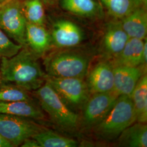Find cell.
Instances as JSON below:
<instances>
[{"label":"cell","mask_w":147,"mask_h":147,"mask_svg":"<svg viewBox=\"0 0 147 147\" xmlns=\"http://www.w3.org/2000/svg\"><path fill=\"white\" fill-rule=\"evenodd\" d=\"M0 6H1V5H0Z\"/></svg>","instance_id":"35"},{"label":"cell","mask_w":147,"mask_h":147,"mask_svg":"<svg viewBox=\"0 0 147 147\" xmlns=\"http://www.w3.org/2000/svg\"><path fill=\"white\" fill-rule=\"evenodd\" d=\"M52 42L59 48L76 47L84 38L82 30L72 21L59 20L53 25L51 33Z\"/></svg>","instance_id":"10"},{"label":"cell","mask_w":147,"mask_h":147,"mask_svg":"<svg viewBox=\"0 0 147 147\" xmlns=\"http://www.w3.org/2000/svg\"><path fill=\"white\" fill-rule=\"evenodd\" d=\"M2 83V79L1 78V76H0V84Z\"/></svg>","instance_id":"31"},{"label":"cell","mask_w":147,"mask_h":147,"mask_svg":"<svg viewBox=\"0 0 147 147\" xmlns=\"http://www.w3.org/2000/svg\"><path fill=\"white\" fill-rule=\"evenodd\" d=\"M109 14L117 19H123L135 9L131 0H101Z\"/></svg>","instance_id":"23"},{"label":"cell","mask_w":147,"mask_h":147,"mask_svg":"<svg viewBox=\"0 0 147 147\" xmlns=\"http://www.w3.org/2000/svg\"><path fill=\"white\" fill-rule=\"evenodd\" d=\"M35 91L40 106L53 123L66 130H74L78 127V115L66 105L47 81Z\"/></svg>","instance_id":"3"},{"label":"cell","mask_w":147,"mask_h":147,"mask_svg":"<svg viewBox=\"0 0 147 147\" xmlns=\"http://www.w3.org/2000/svg\"><path fill=\"white\" fill-rule=\"evenodd\" d=\"M61 5L64 10L84 17L94 16L100 11V5L95 0H61Z\"/></svg>","instance_id":"20"},{"label":"cell","mask_w":147,"mask_h":147,"mask_svg":"<svg viewBox=\"0 0 147 147\" xmlns=\"http://www.w3.org/2000/svg\"><path fill=\"white\" fill-rule=\"evenodd\" d=\"M0 147H13L12 145L0 136Z\"/></svg>","instance_id":"28"},{"label":"cell","mask_w":147,"mask_h":147,"mask_svg":"<svg viewBox=\"0 0 147 147\" xmlns=\"http://www.w3.org/2000/svg\"><path fill=\"white\" fill-rule=\"evenodd\" d=\"M42 128L31 119L0 113V136L13 147L20 146Z\"/></svg>","instance_id":"7"},{"label":"cell","mask_w":147,"mask_h":147,"mask_svg":"<svg viewBox=\"0 0 147 147\" xmlns=\"http://www.w3.org/2000/svg\"><path fill=\"white\" fill-rule=\"evenodd\" d=\"M8 0H0V3H1V4H2V3H5L7 1H8Z\"/></svg>","instance_id":"30"},{"label":"cell","mask_w":147,"mask_h":147,"mask_svg":"<svg viewBox=\"0 0 147 147\" xmlns=\"http://www.w3.org/2000/svg\"><path fill=\"white\" fill-rule=\"evenodd\" d=\"M135 122L136 116L130 96L121 95L105 118L92 129L99 138L112 140Z\"/></svg>","instance_id":"2"},{"label":"cell","mask_w":147,"mask_h":147,"mask_svg":"<svg viewBox=\"0 0 147 147\" xmlns=\"http://www.w3.org/2000/svg\"><path fill=\"white\" fill-rule=\"evenodd\" d=\"M123 30L129 38L144 40L147 33V9L135 8L131 12L121 19Z\"/></svg>","instance_id":"16"},{"label":"cell","mask_w":147,"mask_h":147,"mask_svg":"<svg viewBox=\"0 0 147 147\" xmlns=\"http://www.w3.org/2000/svg\"><path fill=\"white\" fill-rule=\"evenodd\" d=\"M136 116V121L146 123L147 121V74L140 79L130 95Z\"/></svg>","instance_id":"18"},{"label":"cell","mask_w":147,"mask_h":147,"mask_svg":"<svg viewBox=\"0 0 147 147\" xmlns=\"http://www.w3.org/2000/svg\"><path fill=\"white\" fill-rule=\"evenodd\" d=\"M1 56H0V61H1Z\"/></svg>","instance_id":"32"},{"label":"cell","mask_w":147,"mask_h":147,"mask_svg":"<svg viewBox=\"0 0 147 147\" xmlns=\"http://www.w3.org/2000/svg\"><path fill=\"white\" fill-rule=\"evenodd\" d=\"M40 147H76L78 143L75 140L64 137L51 130L42 127L32 136Z\"/></svg>","instance_id":"19"},{"label":"cell","mask_w":147,"mask_h":147,"mask_svg":"<svg viewBox=\"0 0 147 147\" xmlns=\"http://www.w3.org/2000/svg\"><path fill=\"white\" fill-rule=\"evenodd\" d=\"M20 146L22 147H40L38 143L32 137L26 139Z\"/></svg>","instance_id":"25"},{"label":"cell","mask_w":147,"mask_h":147,"mask_svg":"<svg viewBox=\"0 0 147 147\" xmlns=\"http://www.w3.org/2000/svg\"><path fill=\"white\" fill-rule=\"evenodd\" d=\"M147 39L144 40L143 49L142 51V65L147 67Z\"/></svg>","instance_id":"27"},{"label":"cell","mask_w":147,"mask_h":147,"mask_svg":"<svg viewBox=\"0 0 147 147\" xmlns=\"http://www.w3.org/2000/svg\"><path fill=\"white\" fill-rule=\"evenodd\" d=\"M144 40L130 38L120 53L110 61L112 66L138 67L142 65Z\"/></svg>","instance_id":"15"},{"label":"cell","mask_w":147,"mask_h":147,"mask_svg":"<svg viewBox=\"0 0 147 147\" xmlns=\"http://www.w3.org/2000/svg\"><path fill=\"white\" fill-rule=\"evenodd\" d=\"M127 127L119 136L121 147H147L146 123L137 122Z\"/></svg>","instance_id":"17"},{"label":"cell","mask_w":147,"mask_h":147,"mask_svg":"<svg viewBox=\"0 0 147 147\" xmlns=\"http://www.w3.org/2000/svg\"><path fill=\"white\" fill-rule=\"evenodd\" d=\"M129 39L121 21L109 23L102 39V47L105 55L111 59L116 57L123 50Z\"/></svg>","instance_id":"12"},{"label":"cell","mask_w":147,"mask_h":147,"mask_svg":"<svg viewBox=\"0 0 147 147\" xmlns=\"http://www.w3.org/2000/svg\"><path fill=\"white\" fill-rule=\"evenodd\" d=\"M2 5V4H1V3H0V5Z\"/></svg>","instance_id":"34"},{"label":"cell","mask_w":147,"mask_h":147,"mask_svg":"<svg viewBox=\"0 0 147 147\" xmlns=\"http://www.w3.org/2000/svg\"><path fill=\"white\" fill-rule=\"evenodd\" d=\"M21 7L27 22L44 26L45 14L42 0L21 1Z\"/></svg>","instance_id":"21"},{"label":"cell","mask_w":147,"mask_h":147,"mask_svg":"<svg viewBox=\"0 0 147 147\" xmlns=\"http://www.w3.org/2000/svg\"><path fill=\"white\" fill-rule=\"evenodd\" d=\"M33 99L29 91L16 84L3 82L0 84V102H14Z\"/></svg>","instance_id":"22"},{"label":"cell","mask_w":147,"mask_h":147,"mask_svg":"<svg viewBox=\"0 0 147 147\" xmlns=\"http://www.w3.org/2000/svg\"><path fill=\"white\" fill-rule=\"evenodd\" d=\"M25 37L26 45L38 57L44 55L52 44L51 34L43 25L27 22Z\"/></svg>","instance_id":"13"},{"label":"cell","mask_w":147,"mask_h":147,"mask_svg":"<svg viewBox=\"0 0 147 147\" xmlns=\"http://www.w3.org/2000/svg\"><path fill=\"white\" fill-rule=\"evenodd\" d=\"M38 58L26 46L11 57H2L0 76L2 82L16 84L28 91L36 90L45 82L47 76Z\"/></svg>","instance_id":"1"},{"label":"cell","mask_w":147,"mask_h":147,"mask_svg":"<svg viewBox=\"0 0 147 147\" xmlns=\"http://www.w3.org/2000/svg\"><path fill=\"white\" fill-rule=\"evenodd\" d=\"M119 96L113 91L92 94L82 107L81 124L85 129H92L107 115Z\"/></svg>","instance_id":"8"},{"label":"cell","mask_w":147,"mask_h":147,"mask_svg":"<svg viewBox=\"0 0 147 147\" xmlns=\"http://www.w3.org/2000/svg\"><path fill=\"white\" fill-rule=\"evenodd\" d=\"M86 84L91 94L112 92L114 86V74L110 62L97 63L90 70Z\"/></svg>","instance_id":"11"},{"label":"cell","mask_w":147,"mask_h":147,"mask_svg":"<svg viewBox=\"0 0 147 147\" xmlns=\"http://www.w3.org/2000/svg\"><path fill=\"white\" fill-rule=\"evenodd\" d=\"M135 8H142L147 9V0H131Z\"/></svg>","instance_id":"26"},{"label":"cell","mask_w":147,"mask_h":147,"mask_svg":"<svg viewBox=\"0 0 147 147\" xmlns=\"http://www.w3.org/2000/svg\"><path fill=\"white\" fill-rule=\"evenodd\" d=\"M0 113L21 117L33 120H41L45 118L41 107L33 100L0 102Z\"/></svg>","instance_id":"14"},{"label":"cell","mask_w":147,"mask_h":147,"mask_svg":"<svg viewBox=\"0 0 147 147\" xmlns=\"http://www.w3.org/2000/svg\"><path fill=\"white\" fill-rule=\"evenodd\" d=\"M27 21L20 0H8L0 6V28L16 43L26 46Z\"/></svg>","instance_id":"5"},{"label":"cell","mask_w":147,"mask_h":147,"mask_svg":"<svg viewBox=\"0 0 147 147\" xmlns=\"http://www.w3.org/2000/svg\"><path fill=\"white\" fill-rule=\"evenodd\" d=\"M59 0H42L44 4L47 5H56Z\"/></svg>","instance_id":"29"},{"label":"cell","mask_w":147,"mask_h":147,"mask_svg":"<svg viewBox=\"0 0 147 147\" xmlns=\"http://www.w3.org/2000/svg\"><path fill=\"white\" fill-rule=\"evenodd\" d=\"M22 46L13 42L0 28V56L10 57L18 53Z\"/></svg>","instance_id":"24"},{"label":"cell","mask_w":147,"mask_h":147,"mask_svg":"<svg viewBox=\"0 0 147 147\" xmlns=\"http://www.w3.org/2000/svg\"><path fill=\"white\" fill-rule=\"evenodd\" d=\"M20 1H25V0H20Z\"/></svg>","instance_id":"33"},{"label":"cell","mask_w":147,"mask_h":147,"mask_svg":"<svg viewBox=\"0 0 147 147\" xmlns=\"http://www.w3.org/2000/svg\"><path fill=\"white\" fill-rule=\"evenodd\" d=\"M114 86L113 92L118 96H130L140 79L146 74L147 67H113Z\"/></svg>","instance_id":"9"},{"label":"cell","mask_w":147,"mask_h":147,"mask_svg":"<svg viewBox=\"0 0 147 147\" xmlns=\"http://www.w3.org/2000/svg\"><path fill=\"white\" fill-rule=\"evenodd\" d=\"M90 58L74 51H62L47 56L44 64L47 76L55 78L84 79L88 73Z\"/></svg>","instance_id":"4"},{"label":"cell","mask_w":147,"mask_h":147,"mask_svg":"<svg viewBox=\"0 0 147 147\" xmlns=\"http://www.w3.org/2000/svg\"><path fill=\"white\" fill-rule=\"evenodd\" d=\"M46 81L72 110L82 109L89 98V89L83 79L55 78L47 75Z\"/></svg>","instance_id":"6"}]
</instances>
